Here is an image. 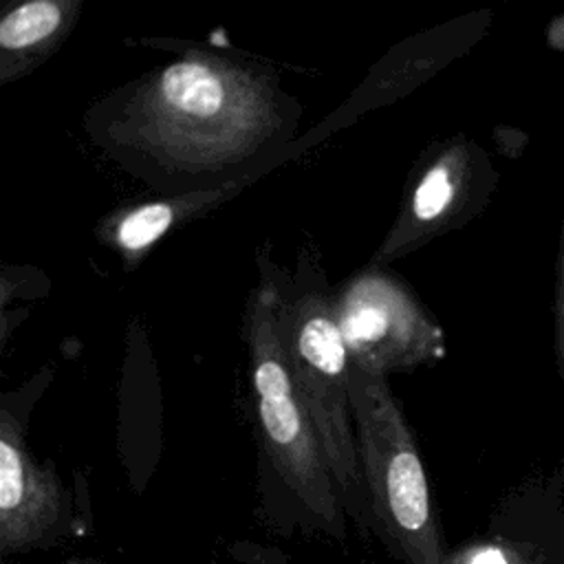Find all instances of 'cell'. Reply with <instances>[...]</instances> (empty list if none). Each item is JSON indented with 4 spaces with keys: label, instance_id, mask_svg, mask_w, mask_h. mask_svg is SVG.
Here are the masks:
<instances>
[{
    "label": "cell",
    "instance_id": "obj_3",
    "mask_svg": "<svg viewBox=\"0 0 564 564\" xmlns=\"http://www.w3.org/2000/svg\"><path fill=\"white\" fill-rule=\"evenodd\" d=\"M258 273L260 280L245 304V344L260 447L313 527L344 540L348 516L291 377L280 328L278 262L264 245L258 249Z\"/></svg>",
    "mask_w": 564,
    "mask_h": 564
},
{
    "label": "cell",
    "instance_id": "obj_11",
    "mask_svg": "<svg viewBox=\"0 0 564 564\" xmlns=\"http://www.w3.org/2000/svg\"><path fill=\"white\" fill-rule=\"evenodd\" d=\"M518 562H520V560H518ZM518 562H516V564H518ZM469 564H513V562H509L507 551H502V549H498V546H487V549H480L478 553H474L471 560H469Z\"/></svg>",
    "mask_w": 564,
    "mask_h": 564
},
{
    "label": "cell",
    "instance_id": "obj_10",
    "mask_svg": "<svg viewBox=\"0 0 564 564\" xmlns=\"http://www.w3.org/2000/svg\"><path fill=\"white\" fill-rule=\"evenodd\" d=\"M553 352H555V370L560 379H564V240L557 264L555 280V300H553Z\"/></svg>",
    "mask_w": 564,
    "mask_h": 564
},
{
    "label": "cell",
    "instance_id": "obj_6",
    "mask_svg": "<svg viewBox=\"0 0 564 564\" xmlns=\"http://www.w3.org/2000/svg\"><path fill=\"white\" fill-rule=\"evenodd\" d=\"M496 185L494 161L474 139L454 134L430 143L408 174L397 216L370 262L388 267L465 227L489 205Z\"/></svg>",
    "mask_w": 564,
    "mask_h": 564
},
{
    "label": "cell",
    "instance_id": "obj_7",
    "mask_svg": "<svg viewBox=\"0 0 564 564\" xmlns=\"http://www.w3.org/2000/svg\"><path fill=\"white\" fill-rule=\"evenodd\" d=\"M42 368L20 390L0 397V555H22L55 544L70 531L66 489L51 460L40 463L26 447L29 414L48 386Z\"/></svg>",
    "mask_w": 564,
    "mask_h": 564
},
{
    "label": "cell",
    "instance_id": "obj_2",
    "mask_svg": "<svg viewBox=\"0 0 564 564\" xmlns=\"http://www.w3.org/2000/svg\"><path fill=\"white\" fill-rule=\"evenodd\" d=\"M278 286L280 328L295 390L319 438L348 520L364 535H375L357 454L350 357L335 317L333 289L319 249L306 242L297 249L293 269L278 264Z\"/></svg>",
    "mask_w": 564,
    "mask_h": 564
},
{
    "label": "cell",
    "instance_id": "obj_5",
    "mask_svg": "<svg viewBox=\"0 0 564 564\" xmlns=\"http://www.w3.org/2000/svg\"><path fill=\"white\" fill-rule=\"evenodd\" d=\"M335 317L350 364L388 377L445 357V330L410 284L368 262L333 289Z\"/></svg>",
    "mask_w": 564,
    "mask_h": 564
},
{
    "label": "cell",
    "instance_id": "obj_8",
    "mask_svg": "<svg viewBox=\"0 0 564 564\" xmlns=\"http://www.w3.org/2000/svg\"><path fill=\"white\" fill-rule=\"evenodd\" d=\"M253 181L256 178L249 176L227 183L212 192L185 196H156L150 200L126 205L104 216L95 229V236L104 247L119 256L126 269H132L172 229H178L181 225L225 205Z\"/></svg>",
    "mask_w": 564,
    "mask_h": 564
},
{
    "label": "cell",
    "instance_id": "obj_9",
    "mask_svg": "<svg viewBox=\"0 0 564 564\" xmlns=\"http://www.w3.org/2000/svg\"><path fill=\"white\" fill-rule=\"evenodd\" d=\"M82 0H26L0 18V84L37 70L73 33Z\"/></svg>",
    "mask_w": 564,
    "mask_h": 564
},
{
    "label": "cell",
    "instance_id": "obj_4",
    "mask_svg": "<svg viewBox=\"0 0 564 564\" xmlns=\"http://www.w3.org/2000/svg\"><path fill=\"white\" fill-rule=\"evenodd\" d=\"M350 403L375 535L403 564H449L425 467L388 377L350 364Z\"/></svg>",
    "mask_w": 564,
    "mask_h": 564
},
{
    "label": "cell",
    "instance_id": "obj_1",
    "mask_svg": "<svg viewBox=\"0 0 564 564\" xmlns=\"http://www.w3.org/2000/svg\"><path fill=\"white\" fill-rule=\"evenodd\" d=\"M302 104L258 59L189 46L95 99L93 148L156 196L260 178L297 145Z\"/></svg>",
    "mask_w": 564,
    "mask_h": 564
},
{
    "label": "cell",
    "instance_id": "obj_12",
    "mask_svg": "<svg viewBox=\"0 0 564 564\" xmlns=\"http://www.w3.org/2000/svg\"><path fill=\"white\" fill-rule=\"evenodd\" d=\"M518 564H524V562H518Z\"/></svg>",
    "mask_w": 564,
    "mask_h": 564
}]
</instances>
